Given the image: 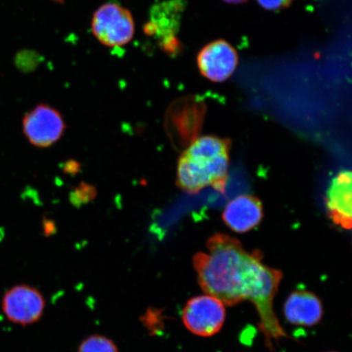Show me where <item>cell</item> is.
<instances>
[{"label":"cell","instance_id":"cell-10","mask_svg":"<svg viewBox=\"0 0 352 352\" xmlns=\"http://www.w3.org/2000/svg\"><path fill=\"white\" fill-rule=\"evenodd\" d=\"M263 215L262 204L257 197L241 195L226 206L223 219L232 231L244 233L256 227Z\"/></svg>","mask_w":352,"mask_h":352},{"label":"cell","instance_id":"cell-4","mask_svg":"<svg viewBox=\"0 0 352 352\" xmlns=\"http://www.w3.org/2000/svg\"><path fill=\"white\" fill-rule=\"evenodd\" d=\"M226 318V305L210 294L189 299L182 314L184 327L188 331L204 338L219 333Z\"/></svg>","mask_w":352,"mask_h":352},{"label":"cell","instance_id":"cell-6","mask_svg":"<svg viewBox=\"0 0 352 352\" xmlns=\"http://www.w3.org/2000/svg\"><path fill=\"white\" fill-rule=\"evenodd\" d=\"M23 131L29 142L35 146L46 148L58 142L65 131L63 116L50 105H38L26 114Z\"/></svg>","mask_w":352,"mask_h":352},{"label":"cell","instance_id":"cell-8","mask_svg":"<svg viewBox=\"0 0 352 352\" xmlns=\"http://www.w3.org/2000/svg\"><path fill=\"white\" fill-rule=\"evenodd\" d=\"M351 173L342 170L332 180L327 193V208L332 221L344 230H351Z\"/></svg>","mask_w":352,"mask_h":352},{"label":"cell","instance_id":"cell-7","mask_svg":"<svg viewBox=\"0 0 352 352\" xmlns=\"http://www.w3.org/2000/svg\"><path fill=\"white\" fill-rule=\"evenodd\" d=\"M237 64L239 56L236 50L224 41L209 43L197 56V66L201 74L215 82H222L230 78Z\"/></svg>","mask_w":352,"mask_h":352},{"label":"cell","instance_id":"cell-13","mask_svg":"<svg viewBox=\"0 0 352 352\" xmlns=\"http://www.w3.org/2000/svg\"><path fill=\"white\" fill-rule=\"evenodd\" d=\"M223 1H226L228 3L237 4L244 3L245 1H248V0H223Z\"/></svg>","mask_w":352,"mask_h":352},{"label":"cell","instance_id":"cell-11","mask_svg":"<svg viewBox=\"0 0 352 352\" xmlns=\"http://www.w3.org/2000/svg\"><path fill=\"white\" fill-rule=\"evenodd\" d=\"M78 352H120L116 343L110 338L94 334L85 338L78 347Z\"/></svg>","mask_w":352,"mask_h":352},{"label":"cell","instance_id":"cell-5","mask_svg":"<svg viewBox=\"0 0 352 352\" xmlns=\"http://www.w3.org/2000/svg\"><path fill=\"white\" fill-rule=\"evenodd\" d=\"M45 305L42 293L28 285L13 286L2 299V310L7 319L22 327L41 320Z\"/></svg>","mask_w":352,"mask_h":352},{"label":"cell","instance_id":"cell-2","mask_svg":"<svg viewBox=\"0 0 352 352\" xmlns=\"http://www.w3.org/2000/svg\"><path fill=\"white\" fill-rule=\"evenodd\" d=\"M230 140L205 135L197 138L180 157L177 186L195 195L206 188L223 193L230 166Z\"/></svg>","mask_w":352,"mask_h":352},{"label":"cell","instance_id":"cell-12","mask_svg":"<svg viewBox=\"0 0 352 352\" xmlns=\"http://www.w3.org/2000/svg\"><path fill=\"white\" fill-rule=\"evenodd\" d=\"M259 6L267 10L276 11L288 7L293 0H257Z\"/></svg>","mask_w":352,"mask_h":352},{"label":"cell","instance_id":"cell-9","mask_svg":"<svg viewBox=\"0 0 352 352\" xmlns=\"http://www.w3.org/2000/svg\"><path fill=\"white\" fill-rule=\"evenodd\" d=\"M323 314L320 298L307 290L293 292L286 299L284 305L286 320L297 327H314L322 319Z\"/></svg>","mask_w":352,"mask_h":352},{"label":"cell","instance_id":"cell-1","mask_svg":"<svg viewBox=\"0 0 352 352\" xmlns=\"http://www.w3.org/2000/svg\"><path fill=\"white\" fill-rule=\"evenodd\" d=\"M208 250L196 254L192 261L201 289L226 306L252 302L265 344L274 352V343L289 338L274 311L283 272L265 265L257 250L249 252L239 240L221 233L210 237Z\"/></svg>","mask_w":352,"mask_h":352},{"label":"cell","instance_id":"cell-3","mask_svg":"<svg viewBox=\"0 0 352 352\" xmlns=\"http://www.w3.org/2000/svg\"><path fill=\"white\" fill-rule=\"evenodd\" d=\"M91 30L94 36L103 45L121 47L133 38L135 22L127 8L117 3L101 6L91 20Z\"/></svg>","mask_w":352,"mask_h":352}]
</instances>
